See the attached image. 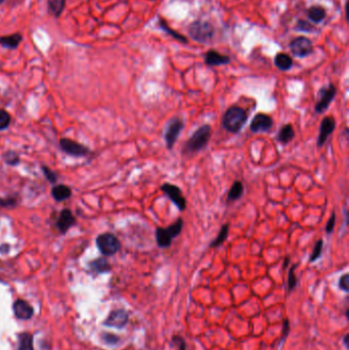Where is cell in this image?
Masks as SVG:
<instances>
[{"label": "cell", "mask_w": 349, "mask_h": 350, "mask_svg": "<svg viewBox=\"0 0 349 350\" xmlns=\"http://www.w3.org/2000/svg\"><path fill=\"white\" fill-rule=\"evenodd\" d=\"M212 128L209 124H205L200 126L188 139V142L184 144L182 148V154L192 156L194 154L199 153L203 149H205L209 141L211 138Z\"/></svg>", "instance_id": "obj_1"}, {"label": "cell", "mask_w": 349, "mask_h": 350, "mask_svg": "<svg viewBox=\"0 0 349 350\" xmlns=\"http://www.w3.org/2000/svg\"><path fill=\"white\" fill-rule=\"evenodd\" d=\"M248 121V113L241 107L234 106L226 110L222 117L223 128L232 134L241 132Z\"/></svg>", "instance_id": "obj_2"}, {"label": "cell", "mask_w": 349, "mask_h": 350, "mask_svg": "<svg viewBox=\"0 0 349 350\" xmlns=\"http://www.w3.org/2000/svg\"><path fill=\"white\" fill-rule=\"evenodd\" d=\"M183 127H184V122L179 117H173L168 121L165 128V132H164V138L166 143V148L169 151L172 150L173 147L175 146Z\"/></svg>", "instance_id": "obj_3"}, {"label": "cell", "mask_w": 349, "mask_h": 350, "mask_svg": "<svg viewBox=\"0 0 349 350\" xmlns=\"http://www.w3.org/2000/svg\"><path fill=\"white\" fill-rule=\"evenodd\" d=\"M97 245L100 251L106 256L115 255L121 249V243L113 234H103L98 237Z\"/></svg>", "instance_id": "obj_4"}, {"label": "cell", "mask_w": 349, "mask_h": 350, "mask_svg": "<svg viewBox=\"0 0 349 350\" xmlns=\"http://www.w3.org/2000/svg\"><path fill=\"white\" fill-rule=\"evenodd\" d=\"M337 94V88L334 84H330L328 87H321L318 91V99L314 107L316 114L324 113L331 106L333 100Z\"/></svg>", "instance_id": "obj_5"}, {"label": "cell", "mask_w": 349, "mask_h": 350, "mask_svg": "<svg viewBox=\"0 0 349 350\" xmlns=\"http://www.w3.org/2000/svg\"><path fill=\"white\" fill-rule=\"evenodd\" d=\"M161 191L169 198V200L176 206V208L183 212L187 209V200L181 192V190L170 182H165L161 185Z\"/></svg>", "instance_id": "obj_6"}, {"label": "cell", "mask_w": 349, "mask_h": 350, "mask_svg": "<svg viewBox=\"0 0 349 350\" xmlns=\"http://www.w3.org/2000/svg\"><path fill=\"white\" fill-rule=\"evenodd\" d=\"M191 36L200 42H207L213 35V28L206 22H195L190 27Z\"/></svg>", "instance_id": "obj_7"}, {"label": "cell", "mask_w": 349, "mask_h": 350, "mask_svg": "<svg viewBox=\"0 0 349 350\" xmlns=\"http://www.w3.org/2000/svg\"><path fill=\"white\" fill-rule=\"evenodd\" d=\"M273 126V119L263 113L254 116L250 124V131L252 133H267Z\"/></svg>", "instance_id": "obj_8"}, {"label": "cell", "mask_w": 349, "mask_h": 350, "mask_svg": "<svg viewBox=\"0 0 349 350\" xmlns=\"http://www.w3.org/2000/svg\"><path fill=\"white\" fill-rule=\"evenodd\" d=\"M336 128V120L334 117H324L319 125V132L316 139V145L318 148L324 146L325 142L330 137V135L334 132Z\"/></svg>", "instance_id": "obj_9"}, {"label": "cell", "mask_w": 349, "mask_h": 350, "mask_svg": "<svg viewBox=\"0 0 349 350\" xmlns=\"http://www.w3.org/2000/svg\"><path fill=\"white\" fill-rule=\"evenodd\" d=\"M290 49L294 56L304 58L312 53V43L306 37H298L290 43Z\"/></svg>", "instance_id": "obj_10"}, {"label": "cell", "mask_w": 349, "mask_h": 350, "mask_svg": "<svg viewBox=\"0 0 349 350\" xmlns=\"http://www.w3.org/2000/svg\"><path fill=\"white\" fill-rule=\"evenodd\" d=\"M127 322H128V313L123 309L113 311L109 315L107 320L105 321L106 324L110 326H114V328H119V329L123 328Z\"/></svg>", "instance_id": "obj_11"}, {"label": "cell", "mask_w": 349, "mask_h": 350, "mask_svg": "<svg viewBox=\"0 0 349 350\" xmlns=\"http://www.w3.org/2000/svg\"><path fill=\"white\" fill-rule=\"evenodd\" d=\"M61 148L69 155L72 156H83L87 154V149L82 145L75 143L70 139H62L61 141Z\"/></svg>", "instance_id": "obj_12"}, {"label": "cell", "mask_w": 349, "mask_h": 350, "mask_svg": "<svg viewBox=\"0 0 349 350\" xmlns=\"http://www.w3.org/2000/svg\"><path fill=\"white\" fill-rule=\"evenodd\" d=\"M14 311L16 316L20 319H29L33 315L32 306L24 300H17L15 302Z\"/></svg>", "instance_id": "obj_13"}, {"label": "cell", "mask_w": 349, "mask_h": 350, "mask_svg": "<svg viewBox=\"0 0 349 350\" xmlns=\"http://www.w3.org/2000/svg\"><path fill=\"white\" fill-rule=\"evenodd\" d=\"M295 137V130L292 124H285L276 134V141L282 145H288Z\"/></svg>", "instance_id": "obj_14"}, {"label": "cell", "mask_w": 349, "mask_h": 350, "mask_svg": "<svg viewBox=\"0 0 349 350\" xmlns=\"http://www.w3.org/2000/svg\"><path fill=\"white\" fill-rule=\"evenodd\" d=\"M155 236H156V242L159 248L167 249L171 247L173 240L169 236V234L166 231L165 227H157L155 231Z\"/></svg>", "instance_id": "obj_15"}, {"label": "cell", "mask_w": 349, "mask_h": 350, "mask_svg": "<svg viewBox=\"0 0 349 350\" xmlns=\"http://www.w3.org/2000/svg\"><path fill=\"white\" fill-rule=\"evenodd\" d=\"M205 62L209 66H220L229 63V58L226 56H222L217 52L210 51L205 56Z\"/></svg>", "instance_id": "obj_16"}, {"label": "cell", "mask_w": 349, "mask_h": 350, "mask_svg": "<svg viewBox=\"0 0 349 350\" xmlns=\"http://www.w3.org/2000/svg\"><path fill=\"white\" fill-rule=\"evenodd\" d=\"M244 194V184L242 183V181L240 180H236L234 181V183L231 184L227 197H226V202L230 203V202H235L239 199L242 198Z\"/></svg>", "instance_id": "obj_17"}, {"label": "cell", "mask_w": 349, "mask_h": 350, "mask_svg": "<svg viewBox=\"0 0 349 350\" xmlns=\"http://www.w3.org/2000/svg\"><path fill=\"white\" fill-rule=\"evenodd\" d=\"M75 222V219L72 215V213L69 210H64L61 215L60 218L58 220V227L60 228L61 231H66L68 230Z\"/></svg>", "instance_id": "obj_18"}, {"label": "cell", "mask_w": 349, "mask_h": 350, "mask_svg": "<svg viewBox=\"0 0 349 350\" xmlns=\"http://www.w3.org/2000/svg\"><path fill=\"white\" fill-rule=\"evenodd\" d=\"M275 66L282 71H288L293 66L292 59L286 54H278L274 59Z\"/></svg>", "instance_id": "obj_19"}, {"label": "cell", "mask_w": 349, "mask_h": 350, "mask_svg": "<svg viewBox=\"0 0 349 350\" xmlns=\"http://www.w3.org/2000/svg\"><path fill=\"white\" fill-rule=\"evenodd\" d=\"M228 230H229V225L228 223H225L221 226L218 235L216 236V238L212 241V243L209 245L210 248H217L219 246H221L227 239L228 237Z\"/></svg>", "instance_id": "obj_20"}, {"label": "cell", "mask_w": 349, "mask_h": 350, "mask_svg": "<svg viewBox=\"0 0 349 350\" xmlns=\"http://www.w3.org/2000/svg\"><path fill=\"white\" fill-rule=\"evenodd\" d=\"M53 196L57 201H64L71 196V190L66 185H58L53 189Z\"/></svg>", "instance_id": "obj_21"}, {"label": "cell", "mask_w": 349, "mask_h": 350, "mask_svg": "<svg viewBox=\"0 0 349 350\" xmlns=\"http://www.w3.org/2000/svg\"><path fill=\"white\" fill-rule=\"evenodd\" d=\"M325 17V11L320 7H312L308 11V18L314 22L319 23L321 22Z\"/></svg>", "instance_id": "obj_22"}, {"label": "cell", "mask_w": 349, "mask_h": 350, "mask_svg": "<svg viewBox=\"0 0 349 350\" xmlns=\"http://www.w3.org/2000/svg\"><path fill=\"white\" fill-rule=\"evenodd\" d=\"M21 40H22V37L20 34H14L11 36L0 38V43H2L6 48L16 49L19 45V43L21 42Z\"/></svg>", "instance_id": "obj_23"}, {"label": "cell", "mask_w": 349, "mask_h": 350, "mask_svg": "<svg viewBox=\"0 0 349 350\" xmlns=\"http://www.w3.org/2000/svg\"><path fill=\"white\" fill-rule=\"evenodd\" d=\"M66 0H49L50 13L56 17H59L64 10Z\"/></svg>", "instance_id": "obj_24"}, {"label": "cell", "mask_w": 349, "mask_h": 350, "mask_svg": "<svg viewBox=\"0 0 349 350\" xmlns=\"http://www.w3.org/2000/svg\"><path fill=\"white\" fill-rule=\"evenodd\" d=\"M18 350H34L32 344V336L30 334L23 333L20 335Z\"/></svg>", "instance_id": "obj_25"}, {"label": "cell", "mask_w": 349, "mask_h": 350, "mask_svg": "<svg viewBox=\"0 0 349 350\" xmlns=\"http://www.w3.org/2000/svg\"><path fill=\"white\" fill-rule=\"evenodd\" d=\"M322 247H323V241L321 239H319L314 244L313 250H312V252L310 254V257H309V262H314V261H316L317 259L320 258V256L322 254Z\"/></svg>", "instance_id": "obj_26"}, {"label": "cell", "mask_w": 349, "mask_h": 350, "mask_svg": "<svg viewBox=\"0 0 349 350\" xmlns=\"http://www.w3.org/2000/svg\"><path fill=\"white\" fill-rule=\"evenodd\" d=\"M296 267H297V264L293 265L289 270V274H288V289H289V291H292L296 287L297 282H298L296 274H295Z\"/></svg>", "instance_id": "obj_27"}, {"label": "cell", "mask_w": 349, "mask_h": 350, "mask_svg": "<svg viewBox=\"0 0 349 350\" xmlns=\"http://www.w3.org/2000/svg\"><path fill=\"white\" fill-rule=\"evenodd\" d=\"M10 123H11L10 114L5 110H0V130L6 129L10 125Z\"/></svg>", "instance_id": "obj_28"}, {"label": "cell", "mask_w": 349, "mask_h": 350, "mask_svg": "<svg viewBox=\"0 0 349 350\" xmlns=\"http://www.w3.org/2000/svg\"><path fill=\"white\" fill-rule=\"evenodd\" d=\"M92 267H95V268H96L98 271H100V272L107 271V270H109V268H110L109 263H108L107 260L104 259V258H101V259L96 260V261L92 263Z\"/></svg>", "instance_id": "obj_29"}, {"label": "cell", "mask_w": 349, "mask_h": 350, "mask_svg": "<svg viewBox=\"0 0 349 350\" xmlns=\"http://www.w3.org/2000/svg\"><path fill=\"white\" fill-rule=\"evenodd\" d=\"M338 285H339V288H340L342 291L348 293V292H349V274H348V273L343 274V275L340 277L339 284H338Z\"/></svg>", "instance_id": "obj_30"}, {"label": "cell", "mask_w": 349, "mask_h": 350, "mask_svg": "<svg viewBox=\"0 0 349 350\" xmlns=\"http://www.w3.org/2000/svg\"><path fill=\"white\" fill-rule=\"evenodd\" d=\"M335 224H336V213L333 212L332 215L330 216V219L327 222V225H325V232L328 235H331L333 232Z\"/></svg>", "instance_id": "obj_31"}, {"label": "cell", "mask_w": 349, "mask_h": 350, "mask_svg": "<svg viewBox=\"0 0 349 350\" xmlns=\"http://www.w3.org/2000/svg\"><path fill=\"white\" fill-rule=\"evenodd\" d=\"M172 342H173V344L176 345L177 350H187V344H185V341L182 337L174 336L172 339Z\"/></svg>", "instance_id": "obj_32"}, {"label": "cell", "mask_w": 349, "mask_h": 350, "mask_svg": "<svg viewBox=\"0 0 349 350\" xmlns=\"http://www.w3.org/2000/svg\"><path fill=\"white\" fill-rule=\"evenodd\" d=\"M298 27H299L301 30H306V31H308L309 29H311V26L308 25V24L305 23V22H299V23H298Z\"/></svg>", "instance_id": "obj_33"}, {"label": "cell", "mask_w": 349, "mask_h": 350, "mask_svg": "<svg viewBox=\"0 0 349 350\" xmlns=\"http://www.w3.org/2000/svg\"><path fill=\"white\" fill-rule=\"evenodd\" d=\"M348 338H349V335H348V334H346V335L343 337V343H344V345H345L346 348H348Z\"/></svg>", "instance_id": "obj_34"}, {"label": "cell", "mask_w": 349, "mask_h": 350, "mask_svg": "<svg viewBox=\"0 0 349 350\" xmlns=\"http://www.w3.org/2000/svg\"><path fill=\"white\" fill-rule=\"evenodd\" d=\"M289 262H290V258H289V257H286V258H285V261H284V268H286V267L288 266Z\"/></svg>", "instance_id": "obj_35"}, {"label": "cell", "mask_w": 349, "mask_h": 350, "mask_svg": "<svg viewBox=\"0 0 349 350\" xmlns=\"http://www.w3.org/2000/svg\"><path fill=\"white\" fill-rule=\"evenodd\" d=\"M5 2V0H0V4H2V3H4Z\"/></svg>", "instance_id": "obj_36"}]
</instances>
